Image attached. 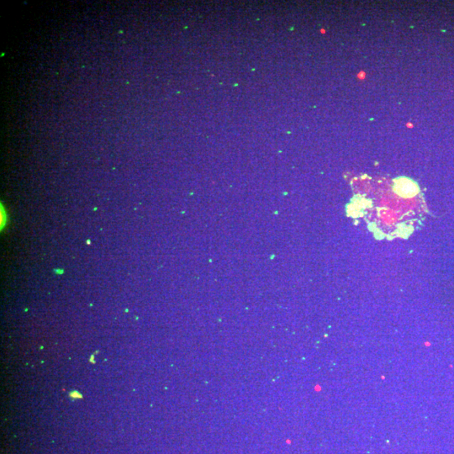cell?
<instances>
[{"instance_id":"1","label":"cell","mask_w":454,"mask_h":454,"mask_svg":"<svg viewBox=\"0 0 454 454\" xmlns=\"http://www.w3.org/2000/svg\"><path fill=\"white\" fill-rule=\"evenodd\" d=\"M393 189L398 195L404 198L416 196L419 191L417 183L408 177H398L395 179Z\"/></svg>"}]
</instances>
